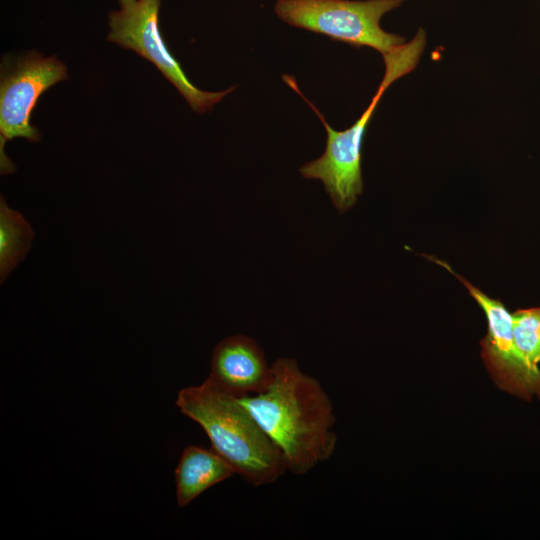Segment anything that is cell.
I'll return each instance as SVG.
<instances>
[{
	"label": "cell",
	"instance_id": "obj_4",
	"mask_svg": "<svg viewBox=\"0 0 540 540\" xmlns=\"http://www.w3.org/2000/svg\"><path fill=\"white\" fill-rule=\"evenodd\" d=\"M405 0H277L276 15L291 26L325 35L350 46L370 47L382 55L405 43L384 31L380 20Z\"/></svg>",
	"mask_w": 540,
	"mask_h": 540
},
{
	"label": "cell",
	"instance_id": "obj_7",
	"mask_svg": "<svg viewBox=\"0 0 540 540\" xmlns=\"http://www.w3.org/2000/svg\"><path fill=\"white\" fill-rule=\"evenodd\" d=\"M426 257L457 277L483 309L488 330L480 341L481 356L495 384L524 400H531L533 396L540 398V369L531 366L519 350L513 334L512 314L504 304L499 299L490 298L455 273L445 261Z\"/></svg>",
	"mask_w": 540,
	"mask_h": 540
},
{
	"label": "cell",
	"instance_id": "obj_9",
	"mask_svg": "<svg viewBox=\"0 0 540 540\" xmlns=\"http://www.w3.org/2000/svg\"><path fill=\"white\" fill-rule=\"evenodd\" d=\"M234 474V468L213 448L186 447L175 469L178 506L188 505L204 491Z\"/></svg>",
	"mask_w": 540,
	"mask_h": 540
},
{
	"label": "cell",
	"instance_id": "obj_2",
	"mask_svg": "<svg viewBox=\"0 0 540 540\" xmlns=\"http://www.w3.org/2000/svg\"><path fill=\"white\" fill-rule=\"evenodd\" d=\"M175 404L203 428L211 448L251 485L273 483L287 471L282 453L250 411L207 379L181 389Z\"/></svg>",
	"mask_w": 540,
	"mask_h": 540
},
{
	"label": "cell",
	"instance_id": "obj_3",
	"mask_svg": "<svg viewBox=\"0 0 540 540\" xmlns=\"http://www.w3.org/2000/svg\"><path fill=\"white\" fill-rule=\"evenodd\" d=\"M426 33L420 28L408 43L382 55L385 73L377 92L359 119L349 128L337 131L325 120L321 112L303 96L293 78L284 80L310 105L327 132L324 153L300 167L306 179L320 180L334 207L340 214L352 208L363 191L361 170L363 137L376 107L386 89L399 78L412 72L424 51Z\"/></svg>",
	"mask_w": 540,
	"mask_h": 540
},
{
	"label": "cell",
	"instance_id": "obj_6",
	"mask_svg": "<svg viewBox=\"0 0 540 540\" xmlns=\"http://www.w3.org/2000/svg\"><path fill=\"white\" fill-rule=\"evenodd\" d=\"M119 10L108 14L109 42L132 50L151 62L177 89L192 110L206 113L235 89L203 91L193 85L163 41L159 30L160 0H118Z\"/></svg>",
	"mask_w": 540,
	"mask_h": 540
},
{
	"label": "cell",
	"instance_id": "obj_8",
	"mask_svg": "<svg viewBox=\"0 0 540 540\" xmlns=\"http://www.w3.org/2000/svg\"><path fill=\"white\" fill-rule=\"evenodd\" d=\"M273 379L262 348L245 335L221 340L213 350L207 380L217 389L240 398L267 390Z\"/></svg>",
	"mask_w": 540,
	"mask_h": 540
},
{
	"label": "cell",
	"instance_id": "obj_10",
	"mask_svg": "<svg viewBox=\"0 0 540 540\" xmlns=\"http://www.w3.org/2000/svg\"><path fill=\"white\" fill-rule=\"evenodd\" d=\"M34 233L21 213L0 200V278L1 283L30 249Z\"/></svg>",
	"mask_w": 540,
	"mask_h": 540
},
{
	"label": "cell",
	"instance_id": "obj_1",
	"mask_svg": "<svg viewBox=\"0 0 540 540\" xmlns=\"http://www.w3.org/2000/svg\"><path fill=\"white\" fill-rule=\"evenodd\" d=\"M271 367L267 390L238 400L278 447L287 471L303 475L334 452L333 407L320 383L295 359L279 358Z\"/></svg>",
	"mask_w": 540,
	"mask_h": 540
},
{
	"label": "cell",
	"instance_id": "obj_11",
	"mask_svg": "<svg viewBox=\"0 0 540 540\" xmlns=\"http://www.w3.org/2000/svg\"><path fill=\"white\" fill-rule=\"evenodd\" d=\"M515 342L528 363L538 368L540 362V307L518 309L512 313Z\"/></svg>",
	"mask_w": 540,
	"mask_h": 540
},
{
	"label": "cell",
	"instance_id": "obj_5",
	"mask_svg": "<svg viewBox=\"0 0 540 540\" xmlns=\"http://www.w3.org/2000/svg\"><path fill=\"white\" fill-rule=\"evenodd\" d=\"M68 79L67 67L56 56L45 57L32 50L17 58H5L0 77V168L2 175L14 172L4 152L6 142L22 137L39 142L41 133L31 124L39 97L56 83Z\"/></svg>",
	"mask_w": 540,
	"mask_h": 540
}]
</instances>
